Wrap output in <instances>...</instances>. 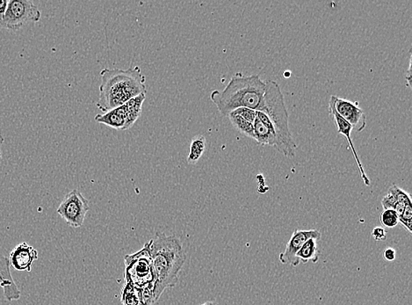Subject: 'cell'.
<instances>
[{
  "label": "cell",
  "instance_id": "cell-1",
  "mask_svg": "<svg viewBox=\"0 0 412 305\" xmlns=\"http://www.w3.org/2000/svg\"><path fill=\"white\" fill-rule=\"evenodd\" d=\"M149 244L155 275L154 303H156L166 289L177 285L185 263V253L180 239L162 232H158Z\"/></svg>",
  "mask_w": 412,
  "mask_h": 305
},
{
  "label": "cell",
  "instance_id": "cell-2",
  "mask_svg": "<svg viewBox=\"0 0 412 305\" xmlns=\"http://www.w3.org/2000/svg\"><path fill=\"white\" fill-rule=\"evenodd\" d=\"M100 75V96L96 105L103 113L121 107L132 98L147 93L145 78L139 67L127 70L104 68Z\"/></svg>",
  "mask_w": 412,
  "mask_h": 305
},
{
  "label": "cell",
  "instance_id": "cell-3",
  "mask_svg": "<svg viewBox=\"0 0 412 305\" xmlns=\"http://www.w3.org/2000/svg\"><path fill=\"white\" fill-rule=\"evenodd\" d=\"M265 82L260 76H233L227 86L222 91H213L210 99L222 115L228 116L236 108H247L258 111L263 100Z\"/></svg>",
  "mask_w": 412,
  "mask_h": 305
},
{
  "label": "cell",
  "instance_id": "cell-4",
  "mask_svg": "<svg viewBox=\"0 0 412 305\" xmlns=\"http://www.w3.org/2000/svg\"><path fill=\"white\" fill-rule=\"evenodd\" d=\"M258 111L264 113L272 122L278 137L280 154L294 158L297 144L290 130L289 114L280 87L275 81L265 82V91Z\"/></svg>",
  "mask_w": 412,
  "mask_h": 305
},
{
  "label": "cell",
  "instance_id": "cell-5",
  "mask_svg": "<svg viewBox=\"0 0 412 305\" xmlns=\"http://www.w3.org/2000/svg\"><path fill=\"white\" fill-rule=\"evenodd\" d=\"M125 282L139 289L144 303L154 304L155 275L149 242L144 248L124 258Z\"/></svg>",
  "mask_w": 412,
  "mask_h": 305
},
{
  "label": "cell",
  "instance_id": "cell-6",
  "mask_svg": "<svg viewBox=\"0 0 412 305\" xmlns=\"http://www.w3.org/2000/svg\"><path fill=\"white\" fill-rule=\"evenodd\" d=\"M42 13L30 0H10L0 28L16 31L29 23H38Z\"/></svg>",
  "mask_w": 412,
  "mask_h": 305
},
{
  "label": "cell",
  "instance_id": "cell-7",
  "mask_svg": "<svg viewBox=\"0 0 412 305\" xmlns=\"http://www.w3.org/2000/svg\"><path fill=\"white\" fill-rule=\"evenodd\" d=\"M89 202L78 190L64 196L57 212L62 219L73 228L81 227L89 210Z\"/></svg>",
  "mask_w": 412,
  "mask_h": 305
},
{
  "label": "cell",
  "instance_id": "cell-8",
  "mask_svg": "<svg viewBox=\"0 0 412 305\" xmlns=\"http://www.w3.org/2000/svg\"><path fill=\"white\" fill-rule=\"evenodd\" d=\"M321 237H322V234L319 230H295L292 234L285 250L279 255L280 263L297 267L300 264V261L297 257L299 250L309 238H315L319 241Z\"/></svg>",
  "mask_w": 412,
  "mask_h": 305
},
{
  "label": "cell",
  "instance_id": "cell-9",
  "mask_svg": "<svg viewBox=\"0 0 412 305\" xmlns=\"http://www.w3.org/2000/svg\"><path fill=\"white\" fill-rule=\"evenodd\" d=\"M335 108H336L338 114L345 120L353 127V130H356L358 132H362L366 128V115H365L362 108L357 106V104L336 96Z\"/></svg>",
  "mask_w": 412,
  "mask_h": 305
},
{
  "label": "cell",
  "instance_id": "cell-10",
  "mask_svg": "<svg viewBox=\"0 0 412 305\" xmlns=\"http://www.w3.org/2000/svg\"><path fill=\"white\" fill-rule=\"evenodd\" d=\"M335 99H336V96H333L331 97L329 101V112L331 116H333V121L335 125L337 126L338 132L345 137L348 139L350 148H351L353 157L355 159L357 166H358L360 176H362V179L363 183L366 186H370V180L368 179L366 173H365L363 165L362 164V161L359 158L358 154H357L356 149L355 145H353L351 133L353 132V127L349 125L345 120L343 119L340 115L338 114L336 108H335Z\"/></svg>",
  "mask_w": 412,
  "mask_h": 305
},
{
  "label": "cell",
  "instance_id": "cell-11",
  "mask_svg": "<svg viewBox=\"0 0 412 305\" xmlns=\"http://www.w3.org/2000/svg\"><path fill=\"white\" fill-rule=\"evenodd\" d=\"M254 140L261 146L268 145L280 151L278 137L275 128L267 115L261 111H256V119L253 122Z\"/></svg>",
  "mask_w": 412,
  "mask_h": 305
},
{
  "label": "cell",
  "instance_id": "cell-12",
  "mask_svg": "<svg viewBox=\"0 0 412 305\" xmlns=\"http://www.w3.org/2000/svg\"><path fill=\"white\" fill-rule=\"evenodd\" d=\"M39 258L38 250L27 242L17 245L9 255L10 267L21 272H31L32 265Z\"/></svg>",
  "mask_w": 412,
  "mask_h": 305
},
{
  "label": "cell",
  "instance_id": "cell-13",
  "mask_svg": "<svg viewBox=\"0 0 412 305\" xmlns=\"http://www.w3.org/2000/svg\"><path fill=\"white\" fill-rule=\"evenodd\" d=\"M0 287L3 289L4 297L8 302L21 299V290L11 273L9 259L2 254H0Z\"/></svg>",
  "mask_w": 412,
  "mask_h": 305
},
{
  "label": "cell",
  "instance_id": "cell-14",
  "mask_svg": "<svg viewBox=\"0 0 412 305\" xmlns=\"http://www.w3.org/2000/svg\"><path fill=\"white\" fill-rule=\"evenodd\" d=\"M98 123L110 127L112 129L125 130L126 114L123 105L115 110L105 112L104 114H98L94 118Z\"/></svg>",
  "mask_w": 412,
  "mask_h": 305
},
{
  "label": "cell",
  "instance_id": "cell-15",
  "mask_svg": "<svg viewBox=\"0 0 412 305\" xmlns=\"http://www.w3.org/2000/svg\"><path fill=\"white\" fill-rule=\"evenodd\" d=\"M146 99V93H142L140 96L132 98L125 104H123L124 110L126 114V128L125 130H130L137 121L142 114V108Z\"/></svg>",
  "mask_w": 412,
  "mask_h": 305
},
{
  "label": "cell",
  "instance_id": "cell-16",
  "mask_svg": "<svg viewBox=\"0 0 412 305\" xmlns=\"http://www.w3.org/2000/svg\"><path fill=\"white\" fill-rule=\"evenodd\" d=\"M319 253L316 239L309 238L299 250L297 257L298 260L304 264H307L309 261L316 263L319 260Z\"/></svg>",
  "mask_w": 412,
  "mask_h": 305
},
{
  "label": "cell",
  "instance_id": "cell-17",
  "mask_svg": "<svg viewBox=\"0 0 412 305\" xmlns=\"http://www.w3.org/2000/svg\"><path fill=\"white\" fill-rule=\"evenodd\" d=\"M121 300L123 305H146L140 290L126 282L122 289Z\"/></svg>",
  "mask_w": 412,
  "mask_h": 305
},
{
  "label": "cell",
  "instance_id": "cell-18",
  "mask_svg": "<svg viewBox=\"0 0 412 305\" xmlns=\"http://www.w3.org/2000/svg\"><path fill=\"white\" fill-rule=\"evenodd\" d=\"M206 145V139L202 135L196 136L192 139L188 157L189 165H195L199 161L205 151Z\"/></svg>",
  "mask_w": 412,
  "mask_h": 305
},
{
  "label": "cell",
  "instance_id": "cell-19",
  "mask_svg": "<svg viewBox=\"0 0 412 305\" xmlns=\"http://www.w3.org/2000/svg\"><path fill=\"white\" fill-rule=\"evenodd\" d=\"M227 117L231 121V125L235 127L236 130L244 136L250 137L251 139H254V129L253 123L247 122L238 115L233 114V113H229Z\"/></svg>",
  "mask_w": 412,
  "mask_h": 305
},
{
  "label": "cell",
  "instance_id": "cell-20",
  "mask_svg": "<svg viewBox=\"0 0 412 305\" xmlns=\"http://www.w3.org/2000/svg\"><path fill=\"white\" fill-rule=\"evenodd\" d=\"M380 221L384 229H392L399 224V217L395 210L385 209L381 214Z\"/></svg>",
  "mask_w": 412,
  "mask_h": 305
},
{
  "label": "cell",
  "instance_id": "cell-21",
  "mask_svg": "<svg viewBox=\"0 0 412 305\" xmlns=\"http://www.w3.org/2000/svg\"><path fill=\"white\" fill-rule=\"evenodd\" d=\"M399 223L412 234V205H407L402 215L399 217Z\"/></svg>",
  "mask_w": 412,
  "mask_h": 305
},
{
  "label": "cell",
  "instance_id": "cell-22",
  "mask_svg": "<svg viewBox=\"0 0 412 305\" xmlns=\"http://www.w3.org/2000/svg\"><path fill=\"white\" fill-rule=\"evenodd\" d=\"M231 113L241 116L242 118L246 120L247 122L253 123V125L255 121V119H256V111L250 110V108H236V110Z\"/></svg>",
  "mask_w": 412,
  "mask_h": 305
},
{
  "label": "cell",
  "instance_id": "cell-23",
  "mask_svg": "<svg viewBox=\"0 0 412 305\" xmlns=\"http://www.w3.org/2000/svg\"><path fill=\"white\" fill-rule=\"evenodd\" d=\"M396 202L394 195L388 191V194L384 196L382 200V205L384 210L385 209H393L394 206H395Z\"/></svg>",
  "mask_w": 412,
  "mask_h": 305
},
{
  "label": "cell",
  "instance_id": "cell-24",
  "mask_svg": "<svg viewBox=\"0 0 412 305\" xmlns=\"http://www.w3.org/2000/svg\"><path fill=\"white\" fill-rule=\"evenodd\" d=\"M372 237L375 241H384L387 238V231L384 227H375L372 231Z\"/></svg>",
  "mask_w": 412,
  "mask_h": 305
},
{
  "label": "cell",
  "instance_id": "cell-25",
  "mask_svg": "<svg viewBox=\"0 0 412 305\" xmlns=\"http://www.w3.org/2000/svg\"><path fill=\"white\" fill-rule=\"evenodd\" d=\"M382 256L385 260L389 261V263H392V261L396 260V250L391 248H389L384 251L382 253Z\"/></svg>",
  "mask_w": 412,
  "mask_h": 305
},
{
  "label": "cell",
  "instance_id": "cell-26",
  "mask_svg": "<svg viewBox=\"0 0 412 305\" xmlns=\"http://www.w3.org/2000/svg\"><path fill=\"white\" fill-rule=\"evenodd\" d=\"M8 2V0H0V21H2L4 16H5Z\"/></svg>",
  "mask_w": 412,
  "mask_h": 305
},
{
  "label": "cell",
  "instance_id": "cell-27",
  "mask_svg": "<svg viewBox=\"0 0 412 305\" xmlns=\"http://www.w3.org/2000/svg\"><path fill=\"white\" fill-rule=\"evenodd\" d=\"M411 52H410V60H409V67H408V70L406 74V81L407 82V86L411 87Z\"/></svg>",
  "mask_w": 412,
  "mask_h": 305
},
{
  "label": "cell",
  "instance_id": "cell-28",
  "mask_svg": "<svg viewBox=\"0 0 412 305\" xmlns=\"http://www.w3.org/2000/svg\"><path fill=\"white\" fill-rule=\"evenodd\" d=\"M200 305H220L216 301H209V302L203 303L202 304Z\"/></svg>",
  "mask_w": 412,
  "mask_h": 305
},
{
  "label": "cell",
  "instance_id": "cell-29",
  "mask_svg": "<svg viewBox=\"0 0 412 305\" xmlns=\"http://www.w3.org/2000/svg\"><path fill=\"white\" fill-rule=\"evenodd\" d=\"M4 142H5V139H4V137L2 136L1 132H0V147L2 146Z\"/></svg>",
  "mask_w": 412,
  "mask_h": 305
},
{
  "label": "cell",
  "instance_id": "cell-30",
  "mask_svg": "<svg viewBox=\"0 0 412 305\" xmlns=\"http://www.w3.org/2000/svg\"><path fill=\"white\" fill-rule=\"evenodd\" d=\"M1 159H2V154H1V151H0V161H1Z\"/></svg>",
  "mask_w": 412,
  "mask_h": 305
}]
</instances>
